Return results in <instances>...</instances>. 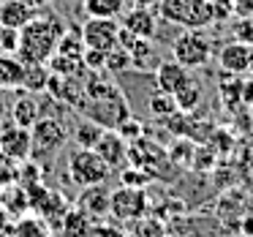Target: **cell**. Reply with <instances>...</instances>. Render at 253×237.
Instances as JSON below:
<instances>
[{"mask_svg":"<svg viewBox=\"0 0 253 237\" xmlns=\"http://www.w3.org/2000/svg\"><path fill=\"white\" fill-rule=\"evenodd\" d=\"M63 33H66V28L57 17H33L19 30L14 57L22 66H46L49 57L55 55Z\"/></svg>","mask_w":253,"mask_h":237,"instance_id":"1","label":"cell"},{"mask_svg":"<svg viewBox=\"0 0 253 237\" xmlns=\"http://www.w3.org/2000/svg\"><path fill=\"white\" fill-rule=\"evenodd\" d=\"M158 14L182 30H204L218 19V8L210 0H158Z\"/></svg>","mask_w":253,"mask_h":237,"instance_id":"2","label":"cell"},{"mask_svg":"<svg viewBox=\"0 0 253 237\" xmlns=\"http://www.w3.org/2000/svg\"><path fill=\"white\" fill-rule=\"evenodd\" d=\"M212 57V41L202 30H182L171 41V60H177L182 68H204Z\"/></svg>","mask_w":253,"mask_h":237,"instance_id":"3","label":"cell"},{"mask_svg":"<svg viewBox=\"0 0 253 237\" xmlns=\"http://www.w3.org/2000/svg\"><path fill=\"white\" fill-rule=\"evenodd\" d=\"M109 166L101 161V155L95 150L87 147H74L68 153V177L77 183L79 188L87 186H101V183L109 177Z\"/></svg>","mask_w":253,"mask_h":237,"instance_id":"4","label":"cell"},{"mask_svg":"<svg viewBox=\"0 0 253 237\" xmlns=\"http://www.w3.org/2000/svg\"><path fill=\"white\" fill-rule=\"evenodd\" d=\"M68 142V131L60 120L55 117H39L33 128H30V158H49V155L60 153Z\"/></svg>","mask_w":253,"mask_h":237,"instance_id":"5","label":"cell"},{"mask_svg":"<svg viewBox=\"0 0 253 237\" xmlns=\"http://www.w3.org/2000/svg\"><path fill=\"white\" fill-rule=\"evenodd\" d=\"M147 210V193L144 188L120 186L117 191H109V215L117 221H139Z\"/></svg>","mask_w":253,"mask_h":237,"instance_id":"6","label":"cell"},{"mask_svg":"<svg viewBox=\"0 0 253 237\" xmlns=\"http://www.w3.org/2000/svg\"><path fill=\"white\" fill-rule=\"evenodd\" d=\"M82 44L84 49L95 52H112L120 39V22L117 19H93L87 17V22L82 25Z\"/></svg>","mask_w":253,"mask_h":237,"instance_id":"7","label":"cell"},{"mask_svg":"<svg viewBox=\"0 0 253 237\" xmlns=\"http://www.w3.org/2000/svg\"><path fill=\"white\" fill-rule=\"evenodd\" d=\"M0 150L6 158L14 164H25L30 161V128H22L17 123L0 128Z\"/></svg>","mask_w":253,"mask_h":237,"instance_id":"8","label":"cell"},{"mask_svg":"<svg viewBox=\"0 0 253 237\" xmlns=\"http://www.w3.org/2000/svg\"><path fill=\"white\" fill-rule=\"evenodd\" d=\"M93 150L101 155V161H104L109 169H115V166H120L128 161V142L117 131H106L104 128V134L98 137V142H95Z\"/></svg>","mask_w":253,"mask_h":237,"instance_id":"9","label":"cell"},{"mask_svg":"<svg viewBox=\"0 0 253 237\" xmlns=\"http://www.w3.org/2000/svg\"><path fill=\"white\" fill-rule=\"evenodd\" d=\"M251 44H240V41H229V44L220 49L218 60H220V68H223L226 74H231V77H242V74H248V68H251Z\"/></svg>","mask_w":253,"mask_h":237,"instance_id":"10","label":"cell"},{"mask_svg":"<svg viewBox=\"0 0 253 237\" xmlns=\"http://www.w3.org/2000/svg\"><path fill=\"white\" fill-rule=\"evenodd\" d=\"M188 79H191L188 68H182L177 60H161L158 66H155V88L164 90V93L174 95Z\"/></svg>","mask_w":253,"mask_h":237,"instance_id":"11","label":"cell"},{"mask_svg":"<svg viewBox=\"0 0 253 237\" xmlns=\"http://www.w3.org/2000/svg\"><path fill=\"white\" fill-rule=\"evenodd\" d=\"M36 17V8H30L25 0H3L0 3V28L22 30Z\"/></svg>","mask_w":253,"mask_h":237,"instance_id":"12","label":"cell"},{"mask_svg":"<svg viewBox=\"0 0 253 237\" xmlns=\"http://www.w3.org/2000/svg\"><path fill=\"white\" fill-rule=\"evenodd\" d=\"M120 28L126 30V33H131L133 39H153L155 36V17L147 11V8H133V11H128V14H123V19H120Z\"/></svg>","mask_w":253,"mask_h":237,"instance_id":"13","label":"cell"},{"mask_svg":"<svg viewBox=\"0 0 253 237\" xmlns=\"http://www.w3.org/2000/svg\"><path fill=\"white\" fill-rule=\"evenodd\" d=\"M79 210H82L87 218H101V215H109V188L101 186H87L84 193L79 196Z\"/></svg>","mask_w":253,"mask_h":237,"instance_id":"14","label":"cell"},{"mask_svg":"<svg viewBox=\"0 0 253 237\" xmlns=\"http://www.w3.org/2000/svg\"><path fill=\"white\" fill-rule=\"evenodd\" d=\"M0 207L6 210V215H14V218L28 215V210H30L28 191H25L19 183H11V186L0 188Z\"/></svg>","mask_w":253,"mask_h":237,"instance_id":"15","label":"cell"},{"mask_svg":"<svg viewBox=\"0 0 253 237\" xmlns=\"http://www.w3.org/2000/svg\"><path fill=\"white\" fill-rule=\"evenodd\" d=\"M8 112H11L14 123H17V126H22V128H33L36 123H39V117H41L39 101L33 98V93L19 95V98L8 106Z\"/></svg>","mask_w":253,"mask_h":237,"instance_id":"16","label":"cell"},{"mask_svg":"<svg viewBox=\"0 0 253 237\" xmlns=\"http://www.w3.org/2000/svg\"><path fill=\"white\" fill-rule=\"evenodd\" d=\"M128 0H82V8L93 19H120L126 14Z\"/></svg>","mask_w":253,"mask_h":237,"instance_id":"17","label":"cell"},{"mask_svg":"<svg viewBox=\"0 0 253 237\" xmlns=\"http://www.w3.org/2000/svg\"><path fill=\"white\" fill-rule=\"evenodd\" d=\"M25 66L14 55H3L0 52V90H14L22 85Z\"/></svg>","mask_w":253,"mask_h":237,"instance_id":"18","label":"cell"},{"mask_svg":"<svg viewBox=\"0 0 253 237\" xmlns=\"http://www.w3.org/2000/svg\"><path fill=\"white\" fill-rule=\"evenodd\" d=\"M174 104H177V112H180V115L193 112L202 104V85H199L196 79H188V82L174 93Z\"/></svg>","mask_w":253,"mask_h":237,"instance_id":"19","label":"cell"},{"mask_svg":"<svg viewBox=\"0 0 253 237\" xmlns=\"http://www.w3.org/2000/svg\"><path fill=\"white\" fill-rule=\"evenodd\" d=\"M8 232L11 237H49V229L39 215H22L14 226H8Z\"/></svg>","mask_w":253,"mask_h":237,"instance_id":"20","label":"cell"},{"mask_svg":"<svg viewBox=\"0 0 253 237\" xmlns=\"http://www.w3.org/2000/svg\"><path fill=\"white\" fill-rule=\"evenodd\" d=\"M49 68L46 66H25V74H22V85L19 88L25 90V93H41V90H46V85H49Z\"/></svg>","mask_w":253,"mask_h":237,"instance_id":"21","label":"cell"},{"mask_svg":"<svg viewBox=\"0 0 253 237\" xmlns=\"http://www.w3.org/2000/svg\"><path fill=\"white\" fill-rule=\"evenodd\" d=\"M101 134H104V126H98V123H93V120H82L77 128H74V139H77V147H87V150H93Z\"/></svg>","mask_w":253,"mask_h":237,"instance_id":"22","label":"cell"},{"mask_svg":"<svg viewBox=\"0 0 253 237\" xmlns=\"http://www.w3.org/2000/svg\"><path fill=\"white\" fill-rule=\"evenodd\" d=\"M147 106H150V112H153L155 117H171V115H177V104H174V95L171 93H164V90H155L153 95H150V101H147Z\"/></svg>","mask_w":253,"mask_h":237,"instance_id":"23","label":"cell"},{"mask_svg":"<svg viewBox=\"0 0 253 237\" xmlns=\"http://www.w3.org/2000/svg\"><path fill=\"white\" fill-rule=\"evenodd\" d=\"M87 226H90V218L82 213V210H68L66 215H63V229H66L68 237H84L87 235Z\"/></svg>","mask_w":253,"mask_h":237,"instance_id":"24","label":"cell"},{"mask_svg":"<svg viewBox=\"0 0 253 237\" xmlns=\"http://www.w3.org/2000/svg\"><path fill=\"white\" fill-rule=\"evenodd\" d=\"M153 180H155L153 172L136 169V166H131V169H126L120 175V186H128V188H144V186H150Z\"/></svg>","mask_w":253,"mask_h":237,"instance_id":"25","label":"cell"},{"mask_svg":"<svg viewBox=\"0 0 253 237\" xmlns=\"http://www.w3.org/2000/svg\"><path fill=\"white\" fill-rule=\"evenodd\" d=\"M128 66H131V55H128V49L115 47L112 52H106L104 68H109V71H123V68H128Z\"/></svg>","mask_w":253,"mask_h":237,"instance_id":"26","label":"cell"},{"mask_svg":"<svg viewBox=\"0 0 253 237\" xmlns=\"http://www.w3.org/2000/svg\"><path fill=\"white\" fill-rule=\"evenodd\" d=\"M115 128H117V134H120V137L126 139V142H136V139L142 137V126H139L136 120H131V117H126V120H120Z\"/></svg>","mask_w":253,"mask_h":237,"instance_id":"27","label":"cell"},{"mask_svg":"<svg viewBox=\"0 0 253 237\" xmlns=\"http://www.w3.org/2000/svg\"><path fill=\"white\" fill-rule=\"evenodd\" d=\"M234 41L240 44H253V19H237L234 22Z\"/></svg>","mask_w":253,"mask_h":237,"instance_id":"28","label":"cell"},{"mask_svg":"<svg viewBox=\"0 0 253 237\" xmlns=\"http://www.w3.org/2000/svg\"><path fill=\"white\" fill-rule=\"evenodd\" d=\"M17 41H19V30L0 28V52L3 55H14L17 52Z\"/></svg>","mask_w":253,"mask_h":237,"instance_id":"29","label":"cell"},{"mask_svg":"<svg viewBox=\"0 0 253 237\" xmlns=\"http://www.w3.org/2000/svg\"><path fill=\"white\" fill-rule=\"evenodd\" d=\"M104 60H106V52L84 49V55H82V63H84L87 71H101V68H104Z\"/></svg>","mask_w":253,"mask_h":237,"instance_id":"30","label":"cell"},{"mask_svg":"<svg viewBox=\"0 0 253 237\" xmlns=\"http://www.w3.org/2000/svg\"><path fill=\"white\" fill-rule=\"evenodd\" d=\"M231 11L242 19H253V0H231Z\"/></svg>","mask_w":253,"mask_h":237,"instance_id":"31","label":"cell"},{"mask_svg":"<svg viewBox=\"0 0 253 237\" xmlns=\"http://www.w3.org/2000/svg\"><path fill=\"white\" fill-rule=\"evenodd\" d=\"M6 115H8V101L3 98V90H0V120H3Z\"/></svg>","mask_w":253,"mask_h":237,"instance_id":"32","label":"cell"},{"mask_svg":"<svg viewBox=\"0 0 253 237\" xmlns=\"http://www.w3.org/2000/svg\"><path fill=\"white\" fill-rule=\"evenodd\" d=\"M25 3H28L30 8H44V6H49L52 0H25Z\"/></svg>","mask_w":253,"mask_h":237,"instance_id":"33","label":"cell"},{"mask_svg":"<svg viewBox=\"0 0 253 237\" xmlns=\"http://www.w3.org/2000/svg\"><path fill=\"white\" fill-rule=\"evenodd\" d=\"M210 3H212L215 8H220V11H223V8H231V0H210Z\"/></svg>","mask_w":253,"mask_h":237,"instance_id":"34","label":"cell"},{"mask_svg":"<svg viewBox=\"0 0 253 237\" xmlns=\"http://www.w3.org/2000/svg\"><path fill=\"white\" fill-rule=\"evenodd\" d=\"M6 218H8V215H6V210L0 207V229H8V226H6Z\"/></svg>","mask_w":253,"mask_h":237,"instance_id":"35","label":"cell"},{"mask_svg":"<svg viewBox=\"0 0 253 237\" xmlns=\"http://www.w3.org/2000/svg\"><path fill=\"white\" fill-rule=\"evenodd\" d=\"M248 74L253 77V49H251V68H248Z\"/></svg>","mask_w":253,"mask_h":237,"instance_id":"36","label":"cell"},{"mask_svg":"<svg viewBox=\"0 0 253 237\" xmlns=\"http://www.w3.org/2000/svg\"><path fill=\"white\" fill-rule=\"evenodd\" d=\"M0 237H11V232H8V229H0Z\"/></svg>","mask_w":253,"mask_h":237,"instance_id":"37","label":"cell"}]
</instances>
